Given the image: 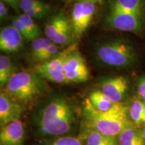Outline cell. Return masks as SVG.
Masks as SVG:
<instances>
[{
	"mask_svg": "<svg viewBox=\"0 0 145 145\" xmlns=\"http://www.w3.org/2000/svg\"><path fill=\"white\" fill-rule=\"evenodd\" d=\"M75 122L70 103L62 97L52 99L40 112L38 125L45 135L61 136L68 133Z\"/></svg>",
	"mask_w": 145,
	"mask_h": 145,
	"instance_id": "obj_1",
	"label": "cell"
},
{
	"mask_svg": "<svg viewBox=\"0 0 145 145\" xmlns=\"http://www.w3.org/2000/svg\"><path fill=\"white\" fill-rule=\"evenodd\" d=\"M84 114L91 129L110 137L120 135L125 128L130 126L127 109L121 103L108 112H100L93 108L89 99H86Z\"/></svg>",
	"mask_w": 145,
	"mask_h": 145,
	"instance_id": "obj_2",
	"label": "cell"
},
{
	"mask_svg": "<svg viewBox=\"0 0 145 145\" xmlns=\"http://www.w3.org/2000/svg\"><path fill=\"white\" fill-rule=\"evenodd\" d=\"M42 77L26 71L15 72L3 88V92L22 106L29 104L40 95L43 89Z\"/></svg>",
	"mask_w": 145,
	"mask_h": 145,
	"instance_id": "obj_3",
	"label": "cell"
},
{
	"mask_svg": "<svg viewBox=\"0 0 145 145\" xmlns=\"http://www.w3.org/2000/svg\"><path fill=\"white\" fill-rule=\"evenodd\" d=\"M96 56L99 61L114 67H128L137 61V51L129 42L115 39L101 43L96 48Z\"/></svg>",
	"mask_w": 145,
	"mask_h": 145,
	"instance_id": "obj_4",
	"label": "cell"
},
{
	"mask_svg": "<svg viewBox=\"0 0 145 145\" xmlns=\"http://www.w3.org/2000/svg\"><path fill=\"white\" fill-rule=\"evenodd\" d=\"M75 44L69 46L60 52L57 57L45 62L40 63L34 67L37 75L46 80L57 83H68L64 71V64L67 55L72 50H75Z\"/></svg>",
	"mask_w": 145,
	"mask_h": 145,
	"instance_id": "obj_5",
	"label": "cell"
},
{
	"mask_svg": "<svg viewBox=\"0 0 145 145\" xmlns=\"http://www.w3.org/2000/svg\"><path fill=\"white\" fill-rule=\"evenodd\" d=\"M46 38L57 45L70 44L73 37L71 23L63 13L50 19L44 29Z\"/></svg>",
	"mask_w": 145,
	"mask_h": 145,
	"instance_id": "obj_6",
	"label": "cell"
},
{
	"mask_svg": "<svg viewBox=\"0 0 145 145\" xmlns=\"http://www.w3.org/2000/svg\"><path fill=\"white\" fill-rule=\"evenodd\" d=\"M95 5L88 1H78L71 13V23L74 37L79 39L86 31L93 20Z\"/></svg>",
	"mask_w": 145,
	"mask_h": 145,
	"instance_id": "obj_7",
	"label": "cell"
},
{
	"mask_svg": "<svg viewBox=\"0 0 145 145\" xmlns=\"http://www.w3.org/2000/svg\"><path fill=\"white\" fill-rule=\"evenodd\" d=\"M64 71L69 83L86 82L89 78V71L86 60L76 49L72 50L67 55Z\"/></svg>",
	"mask_w": 145,
	"mask_h": 145,
	"instance_id": "obj_8",
	"label": "cell"
},
{
	"mask_svg": "<svg viewBox=\"0 0 145 145\" xmlns=\"http://www.w3.org/2000/svg\"><path fill=\"white\" fill-rule=\"evenodd\" d=\"M142 16L119 11H110L106 23L110 28L123 32H137L142 26Z\"/></svg>",
	"mask_w": 145,
	"mask_h": 145,
	"instance_id": "obj_9",
	"label": "cell"
},
{
	"mask_svg": "<svg viewBox=\"0 0 145 145\" xmlns=\"http://www.w3.org/2000/svg\"><path fill=\"white\" fill-rule=\"evenodd\" d=\"M128 82L123 76L111 77L104 80L101 84L100 91L115 104L121 103L126 95Z\"/></svg>",
	"mask_w": 145,
	"mask_h": 145,
	"instance_id": "obj_10",
	"label": "cell"
},
{
	"mask_svg": "<svg viewBox=\"0 0 145 145\" xmlns=\"http://www.w3.org/2000/svg\"><path fill=\"white\" fill-rule=\"evenodd\" d=\"M24 111L23 106L14 101L9 96L1 92L0 94V124L1 127L18 120Z\"/></svg>",
	"mask_w": 145,
	"mask_h": 145,
	"instance_id": "obj_11",
	"label": "cell"
},
{
	"mask_svg": "<svg viewBox=\"0 0 145 145\" xmlns=\"http://www.w3.org/2000/svg\"><path fill=\"white\" fill-rule=\"evenodd\" d=\"M23 36L13 26H7L0 31V49L14 53L19 51L23 45Z\"/></svg>",
	"mask_w": 145,
	"mask_h": 145,
	"instance_id": "obj_12",
	"label": "cell"
},
{
	"mask_svg": "<svg viewBox=\"0 0 145 145\" xmlns=\"http://www.w3.org/2000/svg\"><path fill=\"white\" fill-rule=\"evenodd\" d=\"M24 140V129L20 120L1 127V145H22Z\"/></svg>",
	"mask_w": 145,
	"mask_h": 145,
	"instance_id": "obj_13",
	"label": "cell"
},
{
	"mask_svg": "<svg viewBox=\"0 0 145 145\" xmlns=\"http://www.w3.org/2000/svg\"><path fill=\"white\" fill-rule=\"evenodd\" d=\"M20 8L32 19H40L48 15L50 8L39 0H21Z\"/></svg>",
	"mask_w": 145,
	"mask_h": 145,
	"instance_id": "obj_14",
	"label": "cell"
},
{
	"mask_svg": "<svg viewBox=\"0 0 145 145\" xmlns=\"http://www.w3.org/2000/svg\"><path fill=\"white\" fill-rule=\"evenodd\" d=\"M110 11H119L142 16V0H112Z\"/></svg>",
	"mask_w": 145,
	"mask_h": 145,
	"instance_id": "obj_15",
	"label": "cell"
},
{
	"mask_svg": "<svg viewBox=\"0 0 145 145\" xmlns=\"http://www.w3.org/2000/svg\"><path fill=\"white\" fill-rule=\"evenodd\" d=\"M89 100L94 108L100 112H108L118 104L110 100L100 90L91 93Z\"/></svg>",
	"mask_w": 145,
	"mask_h": 145,
	"instance_id": "obj_16",
	"label": "cell"
},
{
	"mask_svg": "<svg viewBox=\"0 0 145 145\" xmlns=\"http://www.w3.org/2000/svg\"><path fill=\"white\" fill-rule=\"evenodd\" d=\"M120 145H145V140L139 132L130 126H127L119 135Z\"/></svg>",
	"mask_w": 145,
	"mask_h": 145,
	"instance_id": "obj_17",
	"label": "cell"
},
{
	"mask_svg": "<svg viewBox=\"0 0 145 145\" xmlns=\"http://www.w3.org/2000/svg\"><path fill=\"white\" fill-rule=\"evenodd\" d=\"M86 145H120L114 137L107 136L90 129L86 138Z\"/></svg>",
	"mask_w": 145,
	"mask_h": 145,
	"instance_id": "obj_18",
	"label": "cell"
},
{
	"mask_svg": "<svg viewBox=\"0 0 145 145\" xmlns=\"http://www.w3.org/2000/svg\"><path fill=\"white\" fill-rule=\"evenodd\" d=\"M14 65L10 59L7 56L0 57V86L3 88L6 86L10 78L15 72H14Z\"/></svg>",
	"mask_w": 145,
	"mask_h": 145,
	"instance_id": "obj_19",
	"label": "cell"
},
{
	"mask_svg": "<svg viewBox=\"0 0 145 145\" xmlns=\"http://www.w3.org/2000/svg\"><path fill=\"white\" fill-rule=\"evenodd\" d=\"M129 114L133 122L138 125H145V101L135 99L129 108Z\"/></svg>",
	"mask_w": 145,
	"mask_h": 145,
	"instance_id": "obj_20",
	"label": "cell"
},
{
	"mask_svg": "<svg viewBox=\"0 0 145 145\" xmlns=\"http://www.w3.org/2000/svg\"><path fill=\"white\" fill-rule=\"evenodd\" d=\"M22 22L23 25L26 28L29 36V40L33 41L34 40L39 39L41 35V30L39 27L34 23L32 18L26 15V14H22L18 16Z\"/></svg>",
	"mask_w": 145,
	"mask_h": 145,
	"instance_id": "obj_21",
	"label": "cell"
},
{
	"mask_svg": "<svg viewBox=\"0 0 145 145\" xmlns=\"http://www.w3.org/2000/svg\"><path fill=\"white\" fill-rule=\"evenodd\" d=\"M52 43L47 38H39L32 43V57L37 61L40 56L44 52L46 48Z\"/></svg>",
	"mask_w": 145,
	"mask_h": 145,
	"instance_id": "obj_22",
	"label": "cell"
},
{
	"mask_svg": "<svg viewBox=\"0 0 145 145\" xmlns=\"http://www.w3.org/2000/svg\"><path fill=\"white\" fill-rule=\"evenodd\" d=\"M59 53V48L58 45L52 42L51 44L47 47L44 52L37 59V61L40 63L45 62L57 57Z\"/></svg>",
	"mask_w": 145,
	"mask_h": 145,
	"instance_id": "obj_23",
	"label": "cell"
},
{
	"mask_svg": "<svg viewBox=\"0 0 145 145\" xmlns=\"http://www.w3.org/2000/svg\"><path fill=\"white\" fill-rule=\"evenodd\" d=\"M12 26L14 27L18 32L22 34V36H23L24 39L29 40V36L28 32H27L26 28H25L24 26L23 25V24L20 20V18L18 16H14L12 18Z\"/></svg>",
	"mask_w": 145,
	"mask_h": 145,
	"instance_id": "obj_24",
	"label": "cell"
},
{
	"mask_svg": "<svg viewBox=\"0 0 145 145\" xmlns=\"http://www.w3.org/2000/svg\"><path fill=\"white\" fill-rule=\"evenodd\" d=\"M55 145H82L77 138L71 137H64L53 141Z\"/></svg>",
	"mask_w": 145,
	"mask_h": 145,
	"instance_id": "obj_25",
	"label": "cell"
},
{
	"mask_svg": "<svg viewBox=\"0 0 145 145\" xmlns=\"http://www.w3.org/2000/svg\"><path fill=\"white\" fill-rule=\"evenodd\" d=\"M138 93L142 99L145 101V76H142L139 78L138 81Z\"/></svg>",
	"mask_w": 145,
	"mask_h": 145,
	"instance_id": "obj_26",
	"label": "cell"
},
{
	"mask_svg": "<svg viewBox=\"0 0 145 145\" xmlns=\"http://www.w3.org/2000/svg\"><path fill=\"white\" fill-rule=\"evenodd\" d=\"M8 14V9L5 6V3L3 1L0 2V19L1 21L4 20Z\"/></svg>",
	"mask_w": 145,
	"mask_h": 145,
	"instance_id": "obj_27",
	"label": "cell"
},
{
	"mask_svg": "<svg viewBox=\"0 0 145 145\" xmlns=\"http://www.w3.org/2000/svg\"><path fill=\"white\" fill-rule=\"evenodd\" d=\"M3 1H5V2H6L7 3H8V4L10 5H11V6H12V8H14V10H15L16 12H19V11L18 10V9L16 8V5H14V3L13 1H12V0H3Z\"/></svg>",
	"mask_w": 145,
	"mask_h": 145,
	"instance_id": "obj_28",
	"label": "cell"
},
{
	"mask_svg": "<svg viewBox=\"0 0 145 145\" xmlns=\"http://www.w3.org/2000/svg\"><path fill=\"white\" fill-rule=\"evenodd\" d=\"M12 1H13L14 5H16V8L18 9V11H19V7H20V4L21 0H12Z\"/></svg>",
	"mask_w": 145,
	"mask_h": 145,
	"instance_id": "obj_29",
	"label": "cell"
},
{
	"mask_svg": "<svg viewBox=\"0 0 145 145\" xmlns=\"http://www.w3.org/2000/svg\"><path fill=\"white\" fill-rule=\"evenodd\" d=\"M79 1H88L94 3V4H95V3H101L103 0H79Z\"/></svg>",
	"mask_w": 145,
	"mask_h": 145,
	"instance_id": "obj_30",
	"label": "cell"
},
{
	"mask_svg": "<svg viewBox=\"0 0 145 145\" xmlns=\"http://www.w3.org/2000/svg\"><path fill=\"white\" fill-rule=\"evenodd\" d=\"M42 145H55L54 144L53 142H44L43 144H42Z\"/></svg>",
	"mask_w": 145,
	"mask_h": 145,
	"instance_id": "obj_31",
	"label": "cell"
},
{
	"mask_svg": "<svg viewBox=\"0 0 145 145\" xmlns=\"http://www.w3.org/2000/svg\"><path fill=\"white\" fill-rule=\"evenodd\" d=\"M142 135V137H143V138H144V140H145V126H144V130H143Z\"/></svg>",
	"mask_w": 145,
	"mask_h": 145,
	"instance_id": "obj_32",
	"label": "cell"
}]
</instances>
